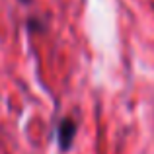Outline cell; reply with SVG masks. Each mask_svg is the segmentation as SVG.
<instances>
[{
  "label": "cell",
  "instance_id": "1",
  "mask_svg": "<svg viewBox=\"0 0 154 154\" xmlns=\"http://www.w3.org/2000/svg\"><path fill=\"white\" fill-rule=\"evenodd\" d=\"M76 123L70 119V117H64L63 121L59 123L57 127V140H59V146L63 152L70 150L72 143H74V137H76Z\"/></svg>",
  "mask_w": 154,
  "mask_h": 154
},
{
  "label": "cell",
  "instance_id": "2",
  "mask_svg": "<svg viewBox=\"0 0 154 154\" xmlns=\"http://www.w3.org/2000/svg\"><path fill=\"white\" fill-rule=\"evenodd\" d=\"M20 2H23V4H27V2H29V0H20Z\"/></svg>",
  "mask_w": 154,
  "mask_h": 154
}]
</instances>
